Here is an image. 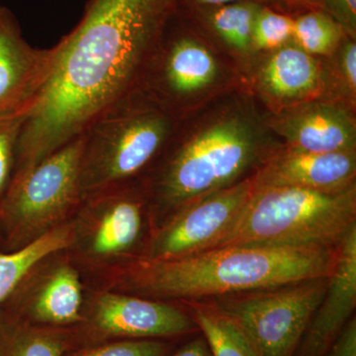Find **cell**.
Masks as SVG:
<instances>
[{
  "label": "cell",
  "instance_id": "cell-3",
  "mask_svg": "<svg viewBox=\"0 0 356 356\" xmlns=\"http://www.w3.org/2000/svg\"><path fill=\"white\" fill-rule=\"evenodd\" d=\"M264 134L243 112H229L191 130L178 123L152 184L156 204L175 212L250 177L273 153L267 151Z\"/></svg>",
  "mask_w": 356,
  "mask_h": 356
},
{
  "label": "cell",
  "instance_id": "cell-24",
  "mask_svg": "<svg viewBox=\"0 0 356 356\" xmlns=\"http://www.w3.org/2000/svg\"><path fill=\"white\" fill-rule=\"evenodd\" d=\"M29 115L18 114L0 119V202L10 184L21 131Z\"/></svg>",
  "mask_w": 356,
  "mask_h": 356
},
{
  "label": "cell",
  "instance_id": "cell-29",
  "mask_svg": "<svg viewBox=\"0 0 356 356\" xmlns=\"http://www.w3.org/2000/svg\"><path fill=\"white\" fill-rule=\"evenodd\" d=\"M240 1H255L266 6H270L271 3V0H175V8H210V7L227 6V4Z\"/></svg>",
  "mask_w": 356,
  "mask_h": 356
},
{
  "label": "cell",
  "instance_id": "cell-28",
  "mask_svg": "<svg viewBox=\"0 0 356 356\" xmlns=\"http://www.w3.org/2000/svg\"><path fill=\"white\" fill-rule=\"evenodd\" d=\"M324 356H356V318H351Z\"/></svg>",
  "mask_w": 356,
  "mask_h": 356
},
{
  "label": "cell",
  "instance_id": "cell-15",
  "mask_svg": "<svg viewBox=\"0 0 356 356\" xmlns=\"http://www.w3.org/2000/svg\"><path fill=\"white\" fill-rule=\"evenodd\" d=\"M271 53L257 76L262 95L285 108L312 100L322 83L317 60L294 42Z\"/></svg>",
  "mask_w": 356,
  "mask_h": 356
},
{
  "label": "cell",
  "instance_id": "cell-22",
  "mask_svg": "<svg viewBox=\"0 0 356 356\" xmlns=\"http://www.w3.org/2000/svg\"><path fill=\"white\" fill-rule=\"evenodd\" d=\"M344 36L341 25L322 9H310L294 17L293 42L309 55H334Z\"/></svg>",
  "mask_w": 356,
  "mask_h": 356
},
{
  "label": "cell",
  "instance_id": "cell-16",
  "mask_svg": "<svg viewBox=\"0 0 356 356\" xmlns=\"http://www.w3.org/2000/svg\"><path fill=\"white\" fill-rule=\"evenodd\" d=\"M115 187L96 194L102 198V215L91 242L97 255L125 252L133 247L142 231L143 202L139 196Z\"/></svg>",
  "mask_w": 356,
  "mask_h": 356
},
{
  "label": "cell",
  "instance_id": "cell-1",
  "mask_svg": "<svg viewBox=\"0 0 356 356\" xmlns=\"http://www.w3.org/2000/svg\"><path fill=\"white\" fill-rule=\"evenodd\" d=\"M175 10V0H88L76 27L55 44L53 72L21 131L13 177L142 90Z\"/></svg>",
  "mask_w": 356,
  "mask_h": 356
},
{
  "label": "cell",
  "instance_id": "cell-6",
  "mask_svg": "<svg viewBox=\"0 0 356 356\" xmlns=\"http://www.w3.org/2000/svg\"><path fill=\"white\" fill-rule=\"evenodd\" d=\"M84 138L79 136L23 175L11 178L0 202V228L17 248L42 234L83 201L81 185Z\"/></svg>",
  "mask_w": 356,
  "mask_h": 356
},
{
  "label": "cell",
  "instance_id": "cell-18",
  "mask_svg": "<svg viewBox=\"0 0 356 356\" xmlns=\"http://www.w3.org/2000/svg\"><path fill=\"white\" fill-rule=\"evenodd\" d=\"M72 241L74 229L65 225L48 229L14 252H0V304L17 290L33 267L54 252L69 247Z\"/></svg>",
  "mask_w": 356,
  "mask_h": 356
},
{
  "label": "cell",
  "instance_id": "cell-5",
  "mask_svg": "<svg viewBox=\"0 0 356 356\" xmlns=\"http://www.w3.org/2000/svg\"><path fill=\"white\" fill-rule=\"evenodd\" d=\"M178 123L144 90L103 112L83 133V200L138 177L165 153Z\"/></svg>",
  "mask_w": 356,
  "mask_h": 356
},
{
  "label": "cell",
  "instance_id": "cell-8",
  "mask_svg": "<svg viewBox=\"0 0 356 356\" xmlns=\"http://www.w3.org/2000/svg\"><path fill=\"white\" fill-rule=\"evenodd\" d=\"M217 76L216 60L193 26L175 9L163 30L142 90L179 119L180 107L209 88Z\"/></svg>",
  "mask_w": 356,
  "mask_h": 356
},
{
  "label": "cell",
  "instance_id": "cell-27",
  "mask_svg": "<svg viewBox=\"0 0 356 356\" xmlns=\"http://www.w3.org/2000/svg\"><path fill=\"white\" fill-rule=\"evenodd\" d=\"M339 76L353 99L356 95V44L355 40L344 36L336 51Z\"/></svg>",
  "mask_w": 356,
  "mask_h": 356
},
{
  "label": "cell",
  "instance_id": "cell-25",
  "mask_svg": "<svg viewBox=\"0 0 356 356\" xmlns=\"http://www.w3.org/2000/svg\"><path fill=\"white\" fill-rule=\"evenodd\" d=\"M166 350L165 343L145 339L106 344L72 356H163Z\"/></svg>",
  "mask_w": 356,
  "mask_h": 356
},
{
  "label": "cell",
  "instance_id": "cell-23",
  "mask_svg": "<svg viewBox=\"0 0 356 356\" xmlns=\"http://www.w3.org/2000/svg\"><path fill=\"white\" fill-rule=\"evenodd\" d=\"M294 17L264 4L255 17L252 51H273L293 42Z\"/></svg>",
  "mask_w": 356,
  "mask_h": 356
},
{
  "label": "cell",
  "instance_id": "cell-4",
  "mask_svg": "<svg viewBox=\"0 0 356 356\" xmlns=\"http://www.w3.org/2000/svg\"><path fill=\"white\" fill-rule=\"evenodd\" d=\"M355 226L356 185L334 193L299 187H254L233 226L211 248L337 247Z\"/></svg>",
  "mask_w": 356,
  "mask_h": 356
},
{
  "label": "cell",
  "instance_id": "cell-26",
  "mask_svg": "<svg viewBox=\"0 0 356 356\" xmlns=\"http://www.w3.org/2000/svg\"><path fill=\"white\" fill-rule=\"evenodd\" d=\"M318 8L341 25L346 36L356 37V0H318Z\"/></svg>",
  "mask_w": 356,
  "mask_h": 356
},
{
  "label": "cell",
  "instance_id": "cell-12",
  "mask_svg": "<svg viewBox=\"0 0 356 356\" xmlns=\"http://www.w3.org/2000/svg\"><path fill=\"white\" fill-rule=\"evenodd\" d=\"M255 188L290 186L334 193L355 186L356 152H273L252 173Z\"/></svg>",
  "mask_w": 356,
  "mask_h": 356
},
{
  "label": "cell",
  "instance_id": "cell-31",
  "mask_svg": "<svg viewBox=\"0 0 356 356\" xmlns=\"http://www.w3.org/2000/svg\"><path fill=\"white\" fill-rule=\"evenodd\" d=\"M270 6H283L301 13L318 8V0H271Z\"/></svg>",
  "mask_w": 356,
  "mask_h": 356
},
{
  "label": "cell",
  "instance_id": "cell-2",
  "mask_svg": "<svg viewBox=\"0 0 356 356\" xmlns=\"http://www.w3.org/2000/svg\"><path fill=\"white\" fill-rule=\"evenodd\" d=\"M337 252L339 245L210 248L177 259L140 262L131 284L136 291L154 298H215L329 277Z\"/></svg>",
  "mask_w": 356,
  "mask_h": 356
},
{
  "label": "cell",
  "instance_id": "cell-10",
  "mask_svg": "<svg viewBox=\"0 0 356 356\" xmlns=\"http://www.w3.org/2000/svg\"><path fill=\"white\" fill-rule=\"evenodd\" d=\"M55 60V46L40 49L28 43L13 11L0 6V119L31 113Z\"/></svg>",
  "mask_w": 356,
  "mask_h": 356
},
{
  "label": "cell",
  "instance_id": "cell-14",
  "mask_svg": "<svg viewBox=\"0 0 356 356\" xmlns=\"http://www.w3.org/2000/svg\"><path fill=\"white\" fill-rule=\"evenodd\" d=\"M356 307V226L339 245L327 291L306 330L299 356H324Z\"/></svg>",
  "mask_w": 356,
  "mask_h": 356
},
{
  "label": "cell",
  "instance_id": "cell-20",
  "mask_svg": "<svg viewBox=\"0 0 356 356\" xmlns=\"http://www.w3.org/2000/svg\"><path fill=\"white\" fill-rule=\"evenodd\" d=\"M81 284L72 267H58L35 299L33 316L49 324H70L81 320Z\"/></svg>",
  "mask_w": 356,
  "mask_h": 356
},
{
  "label": "cell",
  "instance_id": "cell-11",
  "mask_svg": "<svg viewBox=\"0 0 356 356\" xmlns=\"http://www.w3.org/2000/svg\"><path fill=\"white\" fill-rule=\"evenodd\" d=\"M288 149L308 153L356 152L355 117L343 105L309 102L281 110L269 123Z\"/></svg>",
  "mask_w": 356,
  "mask_h": 356
},
{
  "label": "cell",
  "instance_id": "cell-17",
  "mask_svg": "<svg viewBox=\"0 0 356 356\" xmlns=\"http://www.w3.org/2000/svg\"><path fill=\"white\" fill-rule=\"evenodd\" d=\"M262 6L240 1L210 8L175 9L194 27H203L232 50L250 53L255 17Z\"/></svg>",
  "mask_w": 356,
  "mask_h": 356
},
{
  "label": "cell",
  "instance_id": "cell-30",
  "mask_svg": "<svg viewBox=\"0 0 356 356\" xmlns=\"http://www.w3.org/2000/svg\"><path fill=\"white\" fill-rule=\"evenodd\" d=\"M172 356H212L205 339L198 337L193 339L191 343L185 344L181 350L177 351Z\"/></svg>",
  "mask_w": 356,
  "mask_h": 356
},
{
  "label": "cell",
  "instance_id": "cell-32",
  "mask_svg": "<svg viewBox=\"0 0 356 356\" xmlns=\"http://www.w3.org/2000/svg\"><path fill=\"white\" fill-rule=\"evenodd\" d=\"M0 240H4L3 234H2L1 228H0Z\"/></svg>",
  "mask_w": 356,
  "mask_h": 356
},
{
  "label": "cell",
  "instance_id": "cell-19",
  "mask_svg": "<svg viewBox=\"0 0 356 356\" xmlns=\"http://www.w3.org/2000/svg\"><path fill=\"white\" fill-rule=\"evenodd\" d=\"M188 303L212 356H261L242 327L214 300H189Z\"/></svg>",
  "mask_w": 356,
  "mask_h": 356
},
{
  "label": "cell",
  "instance_id": "cell-13",
  "mask_svg": "<svg viewBox=\"0 0 356 356\" xmlns=\"http://www.w3.org/2000/svg\"><path fill=\"white\" fill-rule=\"evenodd\" d=\"M95 322L104 334L137 339L179 336L197 327L193 318L177 307L111 293L96 302Z\"/></svg>",
  "mask_w": 356,
  "mask_h": 356
},
{
  "label": "cell",
  "instance_id": "cell-7",
  "mask_svg": "<svg viewBox=\"0 0 356 356\" xmlns=\"http://www.w3.org/2000/svg\"><path fill=\"white\" fill-rule=\"evenodd\" d=\"M330 276L212 299L242 327L261 356H293L324 298Z\"/></svg>",
  "mask_w": 356,
  "mask_h": 356
},
{
  "label": "cell",
  "instance_id": "cell-9",
  "mask_svg": "<svg viewBox=\"0 0 356 356\" xmlns=\"http://www.w3.org/2000/svg\"><path fill=\"white\" fill-rule=\"evenodd\" d=\"M254 191L252 175L175 211L152 238L146 261L177 259L209 250L233 226Z\"/></svg>",
  "mask_w": 356,
  "mask_h": 356
},
{
  "label": "cell",
  "instance_id": "cell-21",
  "mask_svg": "<svg viewBox=\"0 0 356 356\" xmlns=\"http://www.w3.org/2000/svg\"><path fill=\"white\" fill-rule=\"evenodd\" d=\"M65 348L58 334L34 329L0 306V356H63Z\"/></svg>",
  "mask_w": 356,
  "mask_h": 356
}]
</instances>
